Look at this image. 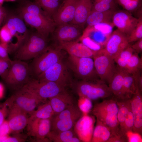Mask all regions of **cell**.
<instances>
[{"label": "cell", "instance_id": "obj_43", "mask_svg": "<svg viewBox=\"0 0 142 142\" xmlns=\"http://www.w3.org/2000/svg\"><path fill=\"white\" fill-rule=\"evenodd\" d=\"M12 60L10 59L0 58V77L3 80L9 69Z\"/></svg>", "mask_w": 142, "mask_h": 142}, {"label": "cell", "instance_id": "obj_6", "mask_svg": "<svg viewBox=\"0 0 142 142\" xmlns=\"http://www.w3.org/2000/svg\"><path fill=\"white\" fill-rule=\"evenodd\" d=\"M31 76L29 65L24 61L15 59L12 60L9 69L3 80L10 89L15 92L24 86Z\"/></svg>", "mask_w": 142, "mask_h": 142}, {"label": "cell", "instance_id": "obj_15", "mask_svg": "<svg viewBox=\"0 0 142 142\" xmlns=\"http://www.w3.org/2000/svg\"><path fill=\"white\" fill-rule=\"evenodd\" d=\"M138 22L137 18L125 10H116L113 14L112 21L114 26L128 37L135 28Z\"/></svg>", "mask_w": 142, "mask_h": 142}, {"label": "cell", "instance_id": "obj_45", "mask_svg": "<svg viewBox=\"0 0 142 142\" xmlns=\"http://www.w3.org/2000/svg\"><path fill=\"white\" fill-rule=\"evenodd\" d=\"M11 106L8 98L0 106V126L5 120L6 117L8 116Z\"/></svg>", "mask_w": 142, "mask_h": 142}, {"label": "cell", "instance_id": "obj_40", "mask_svg": "<svg viewBox=\"0 0 142 142\" xmlns=\"http://www.w3.org/2000/svg\"><path fill=\"white\" fill-rule=\"evenodd\" d=\"M77 105L83 115H88L93 107L92 100L83 97H79Z\"/></svg>", "mask_w": 142, "mask_h": 142}, {"label": "cell", "instance_id": "obj_31", "mask_svg": "<svg viewBox=\"0 0 142 142\" xmlns=\"http://www.w3.org/2000/svg\"><path fill=\"white\" fill-rule=\"evenodd\" d=\"M114 99L118 106L117 119L120 130L131 109L130 99Z\"/></svg>", "mask_w": 142, "mask_h": 142}, {"label": "cell", "instance_id": "obj_38", "mask_svg": "<svg viewBox=\"0 0 142 142\" xmlns=\"http://www.w3.org/2000/svg\"><path fill=\"white\" fill-rule=\"evenodd\" d=\"M117 3L124 10L131 13L136 12L142 6V0H116Z\"/></svg>", "mask_w": 142, "mask_h": 142}, {"label": "cell", "instance_id": "obj_48", "mask_svg": "<svg viewBox=\"0 0 142 142\" xmlns=\"http://www.w3.org/2000/svg\"><path fill=\"white\" fill-rule=\"evenodd\" d=\"M9 51L8 45L0 42V58L10 59L9 56Z\"/></svg>", "mask_w": 142, "mask_h": 142}, {"label": "cell", "instance_id": "obj_27", "mask_svg": "<svg viewBox=\"0 0 142 142\" xmlns=\"http://www.w3.org/2000/svg\"><path fill=\"white\" fill-rule=\"evenodd\" d=\"M76 136L73 128L60 132L50 130L46 137L54 142H81Z\"/></svg>", "mask_w": 142, "mask_h": 142}, {"label": "cell", "instance_id": "obj_34", "mask_svg": "<svg viewBox=\"0 0 142 142\" xmlns=\"http://www.w3.org/2000/svg\"><path fill=\"white\" fill-rule=\"evenodd\" d=\"M52 17L60 5L62 0H34Z\"/></svg>", "mask_w": 142, "mask_h": 142}, {"label": "cell", "instance_id": "obj_54", "mask_svg": "<svg viewBox=\"0 0 142 142\" xmlns=\"http://www.w3.org/2000/svg\"><path fill=\"white\" fill-rule=\"evenodd\" d=\"M4 87L1 83H0V98L3 95L4 92Z\"/></svg>", "mask_w": 142, "mask_h": 142}, {"label": "cell", "instance_id": "obj_23", "mask_svg": "<svg viewBox=\"0 0 142 142\" xmlns=\"http://www.w3.org/2000/svg\"><path fill=\"white\" fill-rule=\"evenodd\" d=\"M92 0H77L73 20L70 23L82 28L92 9Z\"/></svg>", "mask_w": 142, "mask_h": 142}, {"label": "cell", "instance_id": "obj_47", "mask_svg": "<svg viewBox=\"0 0 142 142\" xmlns=\"http://www.w3.org/2000/svg\"><path fill=\"white\" fill-rule=\"evenodd\" d=\"M15 135L12 136H8L4 142H24L26 141L27 136L18 133H16Z\"/></svg>", "mask_w": 142, "mask_h": 142}, {"label": "cell", "instance_id": "obj_16", "mask_svg": "<svg viewBox=\"0 0 142 142\" xmlns=\"http://www.w3.org/2000/svg\"><path fill=\"white\" fill-rule=\"evenodd\" d=\"M130 45L128 36L117 29L112 32L104 49L114 59Z\"/></svg>", "mask_w": 142, "mask_h": 142}, {"label": "cell", "instance_id": "obj_25", "mask_svg": "<svg viewBox=\"0 0 142 142\" xmlns=\"http://www.w3.org/2000/svg\"><path fill=\"white\" fill-rule=\"evenodd\" d=\"M124 69L117 66L116 70L108 84L112 92V98L115 99H124L123 93Z\"/></svg>", "mask_w": 142, "mask_h": 142}, {"label": "cell", "instance_id": "obj_14", "mask_svg": "<svg viewBox=\"0 0 142 142\" xmlns=\"http://www.w3.org/2000/svg\"><path fill=\"white\" fill-rule=\"evenodd\" d=\"M51 118L29 119L27 125L28 133L38 142H51L47 136L51 130Z\"/></svg>", "mask_w": 142, "mask_h": 142}, {"label": "cell", "instance_id": "obj_3", "mask_svg": "<svg viewBox=\"0 0 142 142\" xmlns=\"http://www.w3.org/2000/svg\"><path fill=\"white\" fill-rule=\"evenodd\" d=\"M62 49L55 45L48 46L42 53L33 59L29 65L31 76L36 78L49 68L63 60Z\"/></svg>", "mask_w": 142, "mask_h": 142}, {"label": "cell", "instance_id": "obj_51", "mask_svg": "<svg viewBox=\"0 0 142 142\" xmlns=\"http://www.w3.org/2000/svg\"><path fill=\"white\" fill-rule=\"evenodd\" d=\"M128 142L126 135H113L109 140L108 142Z\"/></svg>", "mask_w": 142, "mask_h": 142}, {"label": "cell", "instance_id": "obj_36", "mask_svg": "<svg viewBox=\"0 0 142 142\" xmlns=\"http://www.w3.org/2000/svg\"><path fill=\"white\" fill-rule=\"evenodd\" d=\"M92 10L100 12L116 9L118 4L116 0H92Z\"/></svg>", "mask_w": 142, "mask_h": 142}, {"label": "cell", "instance_id": "obj_33", "mask_svg": "<svg viewBox=\"0 0 142 142\" xmlns=\"http://www.w3.org/2000/svg\"><path fill=\"white\" fill-rule=\"evenodd\" d=\"M78 119L73 118L55 120L51 119L50 130L60 132L70 130L73 128Z\"/></svg>", "mask_w": 142, "mask_h": 142}, {"label": "cell", "instance_id": "obj_20", "mask_svg": "<svg viewBox=\"0 0 142 142\" xmlns=\"http://www.w3.org/2000/svg\"><path fill=\"white\" fill-rule=\"evenodd\" d=\"M57 42V47L66 51L69 55L76 57L93 58L98 52L92 50L78 40Z\"/></svg>", "mask_w": 142, "mask_h": 142}, {"label": "cell", "instance_id": "obj_53", "mask_svg": "<svg viewBox=\"0 0 142 142\" xmlns=\"http://www.w3.org/2000/svg\"><path fill=\"white\" fill-rule=\"evenodd\" d=\"M7 13L5 8L0 5V28L4 23Z\"/></svg>", "mask_w": 142, "mask_h": 142}, {"label": "cell", "instance_id": "obj_29", "mask_svg": "<svg viewBox=\"0 0 142 142\" xmlns=\"http://www.w3.org/2000/svg\"><path fill=\"white\" fill-rule=\"evenodd\" d=\"M123 69L124 97V99H130L138 90L134 76Z\"/></svg>", "mask_w": 142, "mask_h": 142}, {"label": "cell", "instance_id": "obj_7", "mask_svg": "<svg viewBox=\"0 0 142 142\" xmlns=\"http://www.w3.org/2000/svg\"><path fill=\"white\" fill-rule=\"evenodd\" d=\"M4 23L9 30L12 37L9 51L11 53L15 52L26 40L30 33L24 21L19 15L7 12Z\"/></svg>", "mask_w": 142, "mask_h": 142}, {"label": "cell", "instance_id": "obj_56", "mask_svg": "<svg viewBox=\"0 0 142 142\" xmlns=\"http://www.w3.org/2000/svg\"><path fill=\"white\" fill-rule=\"evenodd\" d=\"M16 0H5V1H14Z\"/></svg>", "mask_w": 142, "mask_h": 142}, {"label": "cell", "instance_id": "obj_26", "mask_svg": "<svg viewBox=\"0 0 142 142\" xmlns=\"http://www.w3.org/2000/svg\"><path fill=\"white\" fill-rule=\"evenodd\" d=\"M116 9L100 12L92 10L86 20L85 24L87 27H91L97 24L112 23V18Z\"/></svg>", "mask_w": 142, "mask_h": 142}, {"label": "cell", "instance_id": "obj_5", "mask_svg": "<svg viewBox=\"0 0 142 142\" xmlns=\"http://www.w3.org/2000/svg\"><path fill=\"white\" fill-rule=\"evenodd\" d=\"M79 97L88 98L92 101L112 98L113 94L108 85L100 79L94 81L81 80L75 85Z\"/></svg>", "mask_w": 142, "mask_h": 142}, {"label": "cell", "instance_id": "obj_35", "mask_svg": "<svg viewBox=\"0 0 142 142\" xmlns=\"http://www.w3.org/2000/svg\"><path fill=\"white\" fill-rule=\"evenodd\" d=\"M142 60L136 53L133 54L125 68L123 69L133 75L141 72Z\"/></svg>", "mask_w": 142, "mask_h": 142}, {"label": "cell", "instance_id": "obj_11", "mask_svg": "<svg viewBox=\"0 0 142 142\" xmlns=\"http://www.w3.org/2000/svg\"><path fill=\"white\" fill-rule=\"evenodd\" d=\"M69 69L63 60L51 66L36 78L54 82L67 87L73 84Z\"/></svg>", "mask_w": 142, "mask_h": 142}, {"label": "cell", "instance_id": "obj_24", "mask_svg": "<svg viewBox=\"0 0 142 142\" xmlns=\"http://www.w3.org/2000/svg\"><path fill=\"white\" fill-rule=\"evenodd\" d=\"M49 99L55 115L74 104L73 97L67 90Z\"/></svg>", "mask_w": 142, "mask_h": 142}, {"label": "cell", "instance_id": "obj_30", "mask_svg": "<svg viewBox=\"0 0 142 142\" xmlns=\"http://www.w3.org/2000/svg\"><path fill=\"white\" fill-rule=\"evenodd\" d=\"M30 115L29 119H47L52 118L55 115V113L48 101L39 106L37 109Z\"/></svg>", "mask_w": 142, "mask_h": 142}, {"label": "cell", "instance_id": "obj_55", "mask_svg": "<svg viewBox=\"0 0 142 142\" xmlns=\"http://www.w3.org/2000/svg\"><path fill=\"white\" fill-rule=\"evenodd\" d=\"M5 1V0H0V5L2 6V5Z\"/></svg>", "mask_w": 142, "mask_h": 142}, {"label": "cell", "instance_id": "obj_52", "mask_svg": "<svg viewBox=\"0 0 142 142\" xmlns=\"http://www.w3.org/2000/svg\"><path fill=\"white\" fill-rule=\"evenodd\" d=\"M131 46L135 52L138 54L141 53L142 51V38L136 41Z\"/></svg>", "mask_w": 142, "mask_h": 142}, {"label": "cell", "instance_id": "obj_18", "mask_svg": "<svg viewBox=\"0 0 142 142\" xmlns=\"http://www.w3.org/2000/svg\"><path fill=\"white\" fill-rule=\"evenodd\" d=\"M27 114L18 107L11 105L7 120L11 132L18 133L27 125L29 118Z\"/></svg>", "mask_w": 142, "mask_h": 142}, {"label": "cell", "instance_id": "obj_21", "mask_svg": "<svg viewBox=\"0 0 142 142\" xmlns=\"http://www.w3.org/2000/svg\"><path fill=\"white\" fill-rule=\"evenodd\" d=\"M57 26L53 33L57 42L75 41L80 37L82 28L77 25L68 23Z\"/></svg>", "mask_w": 142, "mask_h": 142}, {"label": "cell", "instance_id": "obj_19", "mask_svg": "<svg viewBox=\"0 0 142 142\" xmlns=\"http://www.w3.org/2000/svg\"><path fill=\"white\" fill-rule=\"evenodd\" d=\"M77 0H64L53 16L56 26L70 23L74 18Z\"/></svg>", "mask_w": 142, "mask_h": 142}, {"label": "cell", "instance_id": "obj_41", "mask_svg": "<svg viewBox=\"0 0 142 142\" xmlns=\"http://www.w3.org/2000/svg\"><path fill=\"white\" fill-rule=\"evenodd\" d=\"M12 39L9 30L4 23L0 28V42L7 44L8 48L12 43Z\"/></svg>", "mask_w": 142, "mask_h": 142}, {"label": "cell", "instance_id": "obj_1", "mask_svg": "<svg viewBox=\"0 0 142 142\" xmlns=\"http://www.w3.org/2000/svg\"><path fill=\"white\" fill-rule=\"evenodd\" d=\"M18 10L19 15L38 33L48 38L56 26L52 18L35 1L24 2Z\"/></svg>", "mask_w": 142, "mask_h": 142}, {"label": "cell", "instance_id": "obj_4", "mask_svg": "<svg viewBox=\"0 0 142 142\" xmlns=\"http://www.w3.org/2000/svg\"><path fill=\"white\" fill-rule=\"evenodd\" d=\"M48 38L37 32L30 34L28 38L15 52V59L25 61L33 59L48 46Z\"/></svg>", "mask_w": 142, "mask_h": 142}, {"label": "cell", "instance_id": "obj_12", "mask_svg": "<svg viewBox=\"0 0 142 142\" xmlns=\"http://www.w3.org/2000/svg\"><path fill=\"white\" fill-rule=\"evenodd\" d=\"M9 98L11 105H15L30 114L39 103L45 101L24 87L14 92Z\"/></svg>", "mask_w": 142, "mask_h": 142}, {"label": "cell", "instance_id": "obj_37", "mask_svg": "<svg viewBox=\"0 0 142 142\" xmlns=\"http://www.w3.org/2000/svg\"><path fill=\"white\" fill-rule=\"evenodd\" d=\"M134 52L130 45L122 51L114 59L117 66L124 69Z\"/></svg>", "mask_w": 142, "mask_h": 142}, {"label": "cell", "instance_id": "obj_9", "mask_svg": "<svg viewBox=\"0 0 142 142\" xmlns=\"http://www.w3.org/2000/svg\"><path fill=\"white\" fill-rule=\"evenodd\" d=\"M24 87L44 101L66 90L67 87L56 83L31 78Z\"/></svg>", "mask_w": 142, "mask_h": 142}, {"label": "cell", "instance_id": "obj_32", "mask_svg": "<svg viewBox=\"0 0 142 142\" xmlns=\"http://www.w3.org/2000/svg\"><path fill=\"white\" fill-rule=\"evenodd\" d=\"M83 115L78 105L74 104L58 114L54 115L51 119L55 120L73 118L79 119Z\"/></svg>", "mask_w": 142, "mask_h": 142}, {"label": "cell", "instance_id": "obj_28", "mask_svg": "<svg viewBox=\"0 0 142 142\" xmlns=\"http://www.w3.org/2000/svg\"><path fill=\"white\" fill-rule=\"evenodd\" d=\"M91 142H108L112 136L110 129L96 119Z\"/></svg>", "mask_w": 142, "mask_h": 142}, {"label": "cell", "instance_id": "obj_17", "mask_svg": "<svg viewBox=\"0 0 142 142\" xmlns=\"http://www.w3.org/2000/svg\"><path fill=\"white\" fill-rule=\"evenodd\" d=\"M95 121L94 116L87 115H83L76 122L73 129L81 142H91Z\"/></svg>", "mask_w": 142, "mask_h": 142}, {"label": "cell", "instance_id": "obj_8", "mask_svg": "<svg viewBox=\"0 0 142 142\" xmlns=\"http://www.w3.org/2000/svg\"><path fill=\"white\" fill-rule=\"evenodd\" d=\"M65 63L69 70L82 80L94 81L100 79L92 58L79 57L69 55Z\"/></svg>", "mask_w": 142, "mask_h": 142}, {"label": "cell", "instance_id": "obj_42", "mask_svg": "<svg viewBox=\"0 0 142 142\" xmlns=\"http://www.w3.org/2000/svg\"><path fill=\"white\" fill-rule=\"evenodd\" d=\"M134 124V119L131 108L123 125L120 129L122 133L126 135V134L128 132L133 131Z\"/></svg>", "mask_w": 142, "mask_h": 142}, {"label": "cell", "instance_id": "obj_46", "mask_svg": "<svg viewBox=\"0 0 142 142\" xmlns=\"http://www.w3.org/2000/svg\"><path fill=\"white\" fill-rule=\"evenodd\" d=\"M128 142H141L142 141L141 135L133 131L128 132L126 134Z\"/></svg>", "mask_w": 142, "mask_h": 142}, {"label": "cell", "instance_id": "obj_44", "mask_svg": "<svg viewBox=\"0 0 142 142\" xmlns=\"http://www.w3.org/2000/svg\"><path fill=\"white\" fill-rule=\"evenodd\" d=\"M82 43L92 50L97 51L104 47L103 46L96 43L88 37L79 38Z\"/></svg>", "mask_w": 142, "mask_h": 142}, {"label": "cell", "instance_id": "obj_39", "mask_svg": "<svg viewBox=\"0 0 142 142\" xmlns=\"http://www.w3.org/2000/svg\"><path fill=\"white\" fill-rule=\"evenodd\" d=\"M138 23L130 34L128 37L130 43L142 38V15L137 16Z\"/></svg>", "mask_w": 142, "mask_h": 142}, {"label": "cell", "instance_id": "obj_2", "mask_svg": "<svg viewBox=\"0 0 142 142\" xmlns=\"http://www.w3.org/2000/svg\"><path fill=\"white\" fill-rule=\"evenodd\" d=\"M118 106L112 98L95 104L91 111L98 120L108 127L113 135H125L121 132L117 119Z\"/></svg>", "mask_w": 142, "mask_h": 142}, {"label": "cell", "instance_id": "obj_49", "mask_svg": "<svg viewBox=\"0 0 142 142\" xmlns=\"http://www.w3.org/2000/svg\"><path fill=\"white\" fill-rule=\"evenodd\" d=\"M11 132L7 120H5L0 126V135H8Z\"/></svg>", "mask_w": 142, "mask_h": 142}, {"label": "cell", "instance_id": "obj_22", "mask_svg": "<svg viewBox=\"0 0 142 142\" xmlns=\"http://www.w3.org/2000/svg\"><path fill=\"white\" fill-rule=\"evenodd\" d=\"M134 124L133 131L142 135V95L138 90L130 99Z\"/></svg>", "mask_w": 142, "mask_h": 142}, {"label": "cell", "instance_id": "obj_10", "mask_svg": "<svg viewBox=\"0 0 142 142\" xmlns=\"http://www.w3.org/2000/svg\"><path fill=\"white\" fill-rule=\"evenodd\" d=\"M93 58L100 79L108 84L117 69L114 59L106 52L104 48L98 51Z\"/></svg>", "mask_w": 142, "mask_h": 142}, {"label": "cell", "instance_id": "obj_50", "mask_svg": "<svg viewBox=\"0 0 142 142\" xmlns=\"http://www.w3.org/2000/svg\"><path fill=\"white\" fill-rule=\"evenodd\" d=\"M133 75L135 78L137 89L142 93V75L141 72Z\"/></svg>", "mask_w": 142, "mask_h": 142}, {"label": "cell", "instance_id": "obj_13", "mask_svg": "<svg viewBox=\"0 0 142 142\" xmlns=\"http://www.w3.org/2000/svg\"><path fill=\"white\" fill-rule=\"evenodd\" d=\"M112 23H100L87 27L80 38L88 37L96 43L104 46L112 32Z\"/></svg>", "mask_w": 142, "mask_h": 142}]
</instances>
